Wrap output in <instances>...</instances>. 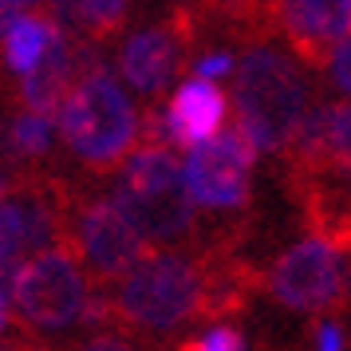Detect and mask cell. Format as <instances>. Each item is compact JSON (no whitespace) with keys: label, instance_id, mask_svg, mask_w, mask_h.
Masks as SVG:
<instances>
[{"label":"cell","instance_id":"cell-1","mask_svg":"<svg viewBox=\"0 0 351 351\" xmlns=\"http://www.w3.org/2000/svg\"><path fill=\"white\" fill-rule=\"evenodd\" d=\"M233 107L237 130L253 150L280 154L308 114V80L288 56L253 48L233 71Z\"/></svg>","mask_w":351,"mask_h":351},{"label":"cell","instance_id":"cell-2","mask_svg":"<svg viewBox=\"0 0 351 351\" xmlns=\"http://www.w3.org/2000/svg\"><path fill=\"white\" fill-rule=\"evenodd\" d=\"M111 206L150 245H178L193 233V206L182 190V162L162 146H134L123 162Z\"/></svg>","mask_w":351,"mask_h":351},{"label":"cell","instance_id":"cell-3","mask_svg":"<svg viewBox=\"0 0 351 351\" xmlns=\"http://www.w3.org/2000/svg\"><path fill=\"white\" fill-rule=\"evenodd\" d=\"M56 119L64 143L91 170H111L138 146V111L123 95V87L103 71H87L71 83Z\"/></svg>","mask_w":351,"mask_h":351},{"label":"cell","instance_id":"cell-4","mask_svg":"<svg viewBox=\"0 0 351 351\" xmlns=\"http://www.w3.org/2000/svg\"><path fill=\"white\" fill-rule=\"evenodd\" d=\"M202 304V272L197 261L178 253H150L119 280V292L111 296V308L123 319L150 328V332H170L178 324L197 316Z\"/></svg>","mask_w":351,"mask_h":351},{"label":"cell","instance_id":"cell-5","mask_svg":"<svg viewBox=\"0 0 351 351\" xmlns=\"http://www.w3.org/2000/svg\"><path fill=\"white\" fill-rule=\"evenodd\" d=\"M83 300H87V276L71 245L24 256L8 272V304L32 328H44V332L71 328L83 312Z\"/></svg>","mask_w":351,"mask_h":351},{"label":"cell","instance_id":"cell-6","mask_svg":"<svg viewBox=\"0 0 351 351\" xmlns=\"http://www.w3.org/2000/svg\"><path fill=\"white\" fill-rule=\"evenodd\" d=\"M256 150L237 127L217 130L209 143L193 146L182 162V190L197 209H237L249 202Z\"/></svg>","mask_w":351,"mask_h":351},{"label":"cell","instance_id":"cell-7","mask_svg":"<svg viewBox=\"0 0 351 351\" xmlns=\"http://www.w3.org/2000/svg\"><path fill=\"white\" fill-rule=\"evenodd\" d=\"M269 292L292 312H328L343 300V249L324 237H304L276 256Z\"/></svg>","mask_w":351,"mask_h":351},{"label":"cell","instance_id":"cell-8","mask_svg":"<svg viewBox=\"0 0 351 351\" xmlns=\"http://www.w3.org/2000/svg\"><path fill=\"white\" fill-rule=\"evenodd\" d=\"M67 245L80 256V265L91 269L99 280H123L150 249H146L138 233L130 229L111 202H87L71 213V229H67Z\"/></svg>","mask_w":351,"mask_h":351},{"label":"cell","instance_id":"cell-9","mask_svg":"<svg viewBox=\"0 0 351 351\" xmlns=\"http://www.w3.org/2000/svg\"><path fill=\"white\" fill-rule=\"evenodd\" d=\"M280 24L304 64L324 67L335 44L348 40L351 0H280Z\"/></svg>","mask_w":351,"mask_h":351},{"label":"cell","instance_id":"cell-10","mask_svg":"<svg viewBox=\"0 0 351 351\" xmlns=\"http://www.w3.org/2000/svg\"><path fill=\"white\" fill-rule=\"evenodd\" d=\"M351 114L348 103H324L300 119L292 134V162L304 174H348V143H351Z\"/></svg>","mask_w":351,"mask_h":351},{"label":"cell","instance_id":"cell-11","mask_svg":"<svg viewBox=\"0 0 351 351\" xmlns=\"http://www.w3.org/2000/svg\"><path fill=\"white\" fill-rule=\"evenodd\" d=\"M182 48H190V40H186V24L178 16L158 24V28L134 32L127 44H123V56H119L123 80H127L130 87H138L143 95H154V91H162L166 80L174 75Z\"/></svg>","mask_w":351,"mask_h":351},{"label":"cell","instance_id":"cell-12","mask_svg":"<svg viewBox=\"0 0 351 351\" xmlns=\"http://www.w3.org/2000/svg\"><path fill=\"white\" fill-rule=\"evenodd\" d=\"M166 119V134H170V146H193L209 143L225 123V95L213 87V83L190 80L182 83L170 99V107L162 111Z\"/></svg>","mask_w":351,"mask_h":351},{"label":"cell","instance_id":"cell-13","mask_svg":"<svg viewBox=\"0 0 351 351\" xmlns=\"http://www.w3.org/2000/svg\"><path fill=\"white\" fill-rule=\"evenodd\" d=\"M75 48L64 32H56L44 56L36 60V67L28 75H20V99H24V111H36L44 119H56L60 103H64L67 87L75 83Z\"/></svg>","mask_w":351,"mask_h":351},{"label":"cell","instance_id":"cell-14","mask_svg":"<svg viewBox=\"0 0 351 351\" xmlns=\"http://www.w3.org/2000/svg\"><path fill=\"white\" fill-rule=\"evenodd\" d=\"M60 32V20L56 16H40V12H28V16H20L8 32L0 36L4 40V64L20 71V75H28L36 67V60L44 56L51 40Z\"/></svg>","mask_w":351,"mask_h":351},{"label":"cell","instance_id":"cell-15","mask_svg":"<svg viewBox=\"0 0 351 351\" xmlns=\"http://www.w3.org/2000/svg\"><path fill=\"white\" fill-rule=\"evenodd\" d=\"M67 12L91 32V40H111L127 24L130 0H67Z\"/></svg>","mask_w":351,"mask_h":351},{"label":"cell","instance_id":"cell-16","mask_svg":"<svg viewBox=\"0 0 351 351\" xmlns=\"http://www.w3.org/2000/svg\"><path fill=\"white\" fill-rule=\"evenodd\" d=\"M8 146L20 158H44L51 146V119L36 111H20L8 123Z\"/></svg>","mask_w":351,"mask_h":351},{"label":"cell","instance_id":"cell-17","mask_svg":"<svg viewBox=\"0 0 351 351\" xmlns=\"http://www.w3.org/2000/svg\"><path fill=\"white\" fill-rule=\"evenodd\" d=\"M178 351H249V343H245V335H241L233 324H213L206 335L186 339Z\"/></svg>","mask_w":351,"mask_h":351},{"label":"cell","instance_id":"cell-18","mask_svg":"<svg viewBox=\"0 0 351 351\" xmlns=\"http://www.w3.org/2000/svg\"><path fill=\"white\" fill-rule=\"evenodd\" d=\"M20 253H24V237H20V221L8 202H0V272L16 269Z\"/></svg>","mask_w":351,"mask_h":351},{"label":"cell","instance_id":"cell-19","mask_svg":"<svg viewBox=\"0 0 351 351\" xmlns=\"http://www.w3.org/2000/svg\"><path fill=\"white\" fill-rule=\"evenodd\" d=\"M193 71H197V80H202V83H213V80H221V75H229V71H233V56H229V51L202 56Z\"/></svg>","mask_w":351,"mask_h":351},{"label":"cell","instance_id":"cell-20","mask_svg":"<svg viewBox=\"0 0 351 351\" xmlns=\"http://www.w3.org/2000/svg\"><path fill=\"white\" fill-rule=\"evenodd\" d=\"M348 56H351V48H348V40L343 44H335V51H332V60H328V67H332V80H335V87L348 95V83H351V71H348Z\"/></svg>","mask_w":351,"mask_h":351},{"label":"cell","instance_id":"cell-21","mask_svg":"<svg viewBox=\"0 0 351 351\" xmlns=\"http://www.w3.org/2000/svg\"><path fill=\"white\" fill-rule=\"evenodd\" d=\"M316 351H343V332L335 319H324L316 332Z\"/></svg>","mask_w":351,"mask_h":351},{"label":"cell","instance_id":"cell-22","mask_svg":"<svg viewBox=\"0 0 351 351\" xmlns=\"http://www.w3.org/2000/svg\"><path fill=\"white\" fill-rule=\"evenodd\" d=\"M20 20V8H16V0H0V36L8 32L12 24Z\"/></svg>","mask_w":351,"mask_h":351},{"label":"cell","instance_id":"cell-23","mask_svg":"<svg viewBox=\"0 0 351 351\" xmlns=\"http://www.w3.org/2000/svg\"><path fill=\"white\" fill-rule=\"evenodd\" d=\"M8 308H12L8 304V276H0V332L8 328Z\"/></svg>","mask_w":351,"mask_h":351},{"label":"cell","instance_id":"cell-24","mask_svg":"<svg viewBox=\"0 0 351 351\" xmlns=\"http://www.w3.org/2000/svg\"><path fill=\"white\" fill-rule=\"evenodd\" d=\"M83 351H130L127 343H119V339H91Z\"/></svg>","mask_w":351,"mask_h":351},{"label":"cell","instance_id":"cell-25","mask_svg":"<svg viewBox=\"0 0 351 351\" xmlns=\"http://www.w3.org/2000/svg\"><path fill=\"white\" fill-rule=\"evenodd\" d=\"M253 4H265L269 12H280V0H253Z\"/></svg>","mask_w":351,"mask_h":351},{"label":"cell","instance_id":"cell-26","mask_svg":"<svg viewBox=\"0 0 351 351\" xmlns=\"http://www.w3.org/2000/svg\"><path fill=\"white\" fill-rule=\"evenodd\" d=\"M4 193H8V178H4V170H0V202H4Z\"/></svg>","mask_w":351,"mask_h":351},{"label":"cell","instance_id":"cell-27","mask_svg":"<svg viewBox=\"0 0 351 351\" xmlns=\"http://www.w3.org/2000/svg\"><path fill=\"white\" fill-rule=\"evenodd\" d=\"M36 4H40V0H16V8H20V12H24V8H36Z\"/></svg>","mask_w":351,"mask_h":351},{"label":"cell","instance_id":"cell-28","mask_svg":"<svg viewBox=\"0 0 351 351\" xmlns=\"http://www.w3.org/2000/svg\"><path fill=\"white\" fill-rule=\"evenodd\" d=\"M16 351H48V348H16Z\"/></svg>","mask_w":351,"mask_h":351},{"label":"cell","instance_id":"cell-29","mask_svg":"<svg viewBox=\"0 0 351 351\" xmlns=\"http://www.w3.org/2000/svg\"><path fill=\"white\" fill-rule=\"evenodd\" d=\"M0 276H8V272H0Z\"/></svg>","mask_w":351,"mask_h":351}]
</instances>
